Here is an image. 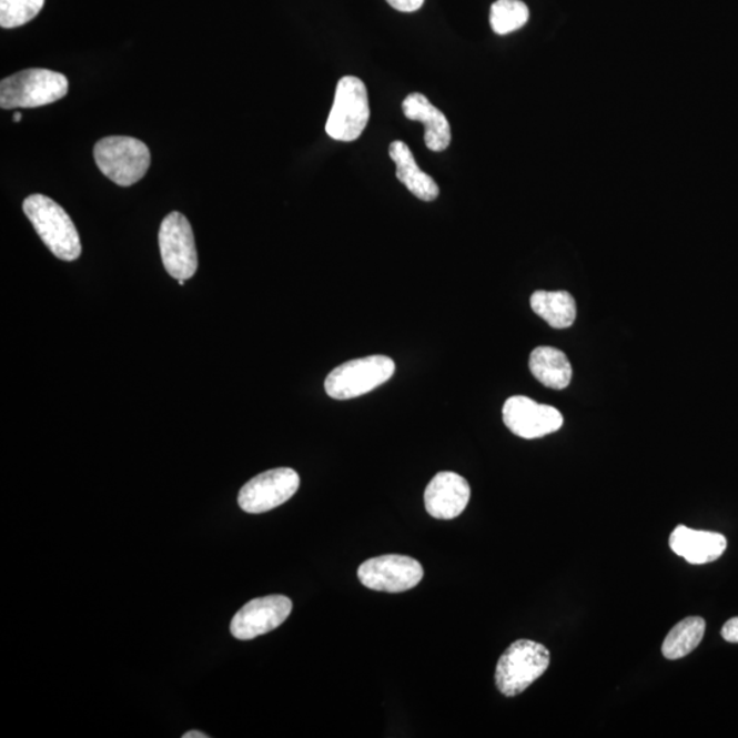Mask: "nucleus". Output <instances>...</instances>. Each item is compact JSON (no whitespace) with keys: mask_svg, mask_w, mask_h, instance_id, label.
Returning <instances> with one entry per match:
<instances>
[{"mask_svg":"<svg viewBox=\"0 0 738 738\" xmlns=\"http://www.w3.org/2000/svg\"><path fill=\"white\" fill-rule=\"evenodd\" d=\"M184 738H209V736L202 734V731H188L186 735H184Z\"/></svg>","mask_w":738,"mask_h":738,"instance_id":"5701e85b","label":"nucleus"},{"mask_svg":"<svg viewBox=\"0 0 738 738\" xmlns=\"http://www.w3.org/2000/svg\"><path fill=\"white\" fill-rule=\"evenodd\" d=\"M363 586L380 593L398 594L415 588L424 577L421 563L406 555H381L365 560L357 570Z\"/></svg>","mask_w":738,"mask_h":738,"instance_id":"6e6552de","label":"nucleus"},{"mask_svg":"<svg viewBox=\"0 0 738 738\" xmlns=\"http://www.w3.org/2000/svg\"><path fill=\"white\" fill-rule=\"evenodd\" d=\"M403 110L407 120L424 123V141L428 150L434 152L447 150L452 141L451 123L424 94L411 93L404 100Z\"/></svg>","mask_w":738,"mask_h":738,"instance_id":"4468645a","label":"nucleus"},{"mask_svg":"<svg viewBox=\"0 0 738 738\" xmlns=\"http://www.w3.org/2000/svg\"><path fill=\"white\" fill-rule=\"evenodd\" d=\"M293 610L292 600L283 595L253 599L235 613L230 630L235 639L252 640L280 628Z\"/></svg>","mask_w":738,"mask_h":738,"instance_id":"9d476101","label":"nucleus"},{"mask_svg":"<svg viewBox=\"0 0 738 738\" xmlns=\"http://www.w3.org/2000/svg\"><path fill=\"white\" fill-rule=\"evenodd\" d=\"M529 20V9L522 0H497L489 11V23L497 34L518 31Z\"/></svg>","mask_w":738,"mask_h":738,"instance_id":"6ab92c4d","label":"nucleus"},{"mask_svg":"<svg viewBox=\"0 0 738 738\" xmlns=\"http://www.w3.org/2000/svg\"><path fill=\"white\" fill-rule=\"evenodd\" d=\"M94 162L114 184L132 186L151 166V152L138 139L110 135L98 141L93 150Z\"/></svg>","mask_w":738,"mask_h":738,"instance_id":"7ed1b4c3","label":"nucleus"},{"mask_svg":"<svg viewBox=\"0 0 738 738\" xmlns=\"http://www.w3.org/2000/svg\"><path fill=\"white\" fill-rule=\"evenodd\" d=\"M550 666V651L539 643L518 640L506 649L495 670V684L507 698L523 694Z\"/></svg>","mask_w":738,"mask_h":738,"instance_id":"20e7f679","label":"nucleus"},{"mask_svg":"<svg viewBox=\"0 0 738 738\" xmlns=\"http://www.w3.org/2000/svg\"><path fill=\"white\" fill-rule=\"evenodd\" d=\"M390 158L393 159L395 166V175H397L401 184H404L412 194L423 202H434L439 196V186L434 181L433 176L425 174L424 171L417 166L416 159L413 156L410 146L403 141H394L388 148Z\"/></svg>","mask_w":738,"mask_h":738,"instance_id":"2eb2a0df","label":"nucleus"},{"mask_svg":"<svg viewBox=\"0 0 738 738\" xmlns=\"http://www.w3.org/2000/svg\"><path fill=\"white\" fill-rule=\"evenodd\" d=\"M395 364L387 356H368L352 360L330 372L324 387L334 400H352L385 385L392 380Z\"/></svg>","mask_w":738,"mask_h":738,"instance_id":"39448f33","label":"nucleus"},{"mask_svg":"<svg viewBox=\"0 0 738 738\" xmlns=\"http://www.w3.org/2000/svg\"><path fill=\"white\" fill-rule=\"evenodd\" d=\"M530 309L554 328H568L576 321V301L568 292L537 291L530 295Z\"/></svg>","mask_w":738,"mask_h":738,"instance_id":"f3484780","label":"nucleus"},{"mask_svg":"<svg viewBox=\"0 0 738 738\" xmlns=\"http://www.w3.org/2000/svg\"><path fill=\"white\" fill-rule=\"evenodd\" d=\"M69 81L61 73L47 69H28L0 82V108L34 109L67 97Z\"/></svg>","mask_w":738,"mask_h":738,"instance_id":"f03ea898","label":"nucleus"},{"mask_svg":"<svg viewBox=\"0 0 738 738\" xmlns=\"http://www.w3.org/2000/svg\"><path fill=\"white\" fill-rule=\"evenodd\" d=\"M23 212L33 224L46 246L64 262H73L81 255L79 232L61 205L43 196L32 194L23 202Z\"/></svg>","mask_w":738,"mask_h":738,"instance_id":"f257e3e1","label":"nucleus"},{"mask_svg":"<svg viewBox=\"0 0 738 738\" xmlns=\"http://www.w3.org/2000/svg\"><path fill=\"white\" fill-rule=\"evenodd\" d=\"M22 120V114L21 112H16L13 121L14 122H20Z\"/></svg>","mask_w":738,"mask_h":738,"instance_id":"b1692460","label":"nucleus"},{"mask_svg":"<svg viewBox=\"0 0 738 738\" xmlns=\"http://www.w3.org/2000/svg\"><path fill=\"white\" fill-rule=\"evenodd\" d=\"M529 370L543 386L564 390L570 385L572 364L557 347L539 346L530 353Z\"/></svg>","mask_w":738,"mask_h":738,"instance_id":"dca6fc26","label":"nucleus"},{"mask_svg":"<svg viewBox=\"0 0 738 738\" xmlns=\"http://www.w3.org/2000/svg\"><path fill=\"white\" fill-rule=\"evenodd\" d=\"M706 634V621L701 617H688L678 623L666 636L663 654L666 659L687 657L699 647Z\"/></svg>","mask_w":738,"mask_h":738,"instance_id":"a211bd4d","label":"nucleus"},{"mask_svg":"<svg viewBox=\"0 0 738 738\" xmlns=\"http://www.w3.org/2000/svg\"><path fill=\"white\" fill-rule=\"evenodd\" d=\"M370 121L367 88L357 77L346 75L336 85L334 104L330 111L326 132L336 141L357 140Z\"/></svg>","mask_w":738,"mask_h":738,"instance_id":"423d86ee","label":"nucleus"},{"mask_svg":"<svg viewBox=\"0 0 738 738\" xmlns=\"http://www.w3.org/2000/svg\"><path fill=\"white\" fill-rule=\"evenodd\" d=\"M159 247L164 269L175 280H189L196 274L199 259L191 223L180 212H171L159 230Z\"/></svg>","mask_w":738,"mask_h":738,"instance_id":"0eeeda50","label":"nucleus"},{"mask_svg":"<svg viewBox=\"0 0 738 738\" xmlns=\"http://www.w3.org/2000/svg\"><path fill=\"white\" fill-rule=\"evenodd\" d=\"M386 2L393 9L403 11V13H413V11L422 9L424 4V0H386Z\"/></svg>","mask_w":738,"mask_h":738,"instance_id":"412c9836","label":"nucleus"},{"mask_svg":"<svg viewBox=\"0 0 738 738\" xmlns=\"http://www.w3.org/2000/svg\"><path fill=\"white\" fill-rule=\"evenodd\" d=\"M46 0H0V27L13 29L26 26L43 9Z\"/></svg>","mask_w":738,"mask_h":738,"instance_id":"aec40b11","label":"nucleus"},{"mask_svg":"<svg viewBox=\"0 0 738 738\" xmlns=\"http://www.w3.org/2000/svg\"><path fill=\"white\" fill-rule=\"evenodd\" d=\"M502 415L506 427L524 439H537L557 433L564 424L563 415L554 406L537 404L524 395L507 400Z\"/></svg>","mask_w":738,"mask_h":738,"instance_id":"9b49d317","label":"nucleus"},{"mask_svg":"<svg viewBox=\"0 0 738 738\" xmlns=\"http://www.w3.org/2000/svg\"><path fill=\"white\" fill-rule=\"evenodd\" d=\"M300 487V476L292 468H276L253 477L241 488L239 505L251 515L275 509L293 497Z\"/></svg>","mask_w":738,"mask_h":738,"instance_id":"1a4fd4ad","label":"nucleus"},{"mask_svg":"<svg viewBox=\"0 0 738 738\" xmlns=\"http://www.w3.org/2000/svg\"><path fill=\"white\" fill-rule=\"evenodd\" d=\"M471 499L469 483L454 472H439L424 493L425 510L438 519H453L462 515Z\"/></svg>","mask_w":738,"mask_h":738,"instance_id":"f8f14e48","label":"nucleus"},{"mask_svg":"<svg viewBox=\"0 0 738 738\" xmlns=\"http://www.w3.org/2000/svg\"><path fill=\"white\" fill-rule=\"evenodd\" d=\"M720 635H722L726 641L738 645V617L729 619V621L724 625Z\"/></svg>","mask_w":738,"mask_h":738,"instance_id":"4be33fe9","label":"nucleus"},{"mask_svg":"<svg viewBox=\"0 0 738 738\" xmlns=\"http://www.w3.org/2000/svg\"><path fill=\"white\" fill-rule=\"evenodd\" d=\"M673 553L680 555L692 565H706L722 557L728 540L724 535L695 530L684 525L673 530L669 540Z\"/></svg>","mask_w":738,"mask_h":738,"instance_id":"ddd939ff","label":"nucleus"},{"mask_svg":"<svg viewBox=\"0 0 738 738\" xmlns=\"http://www.w3.org/2000/svg\"><path fill=\"white\" fill-rule=\"evenodd\" d=\"M179 285H180V286H185V280H180V281H179Z\"/></svg>","mask_w":738,"mask_h":738,"instance_id":"393cba45","label":"nucleus"}]
</instances>
